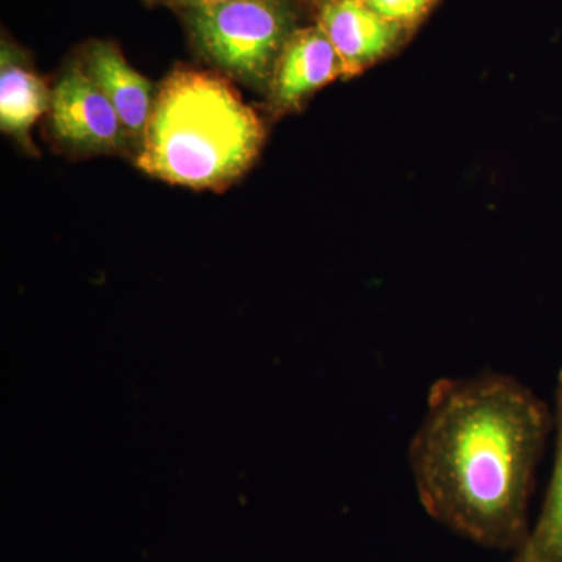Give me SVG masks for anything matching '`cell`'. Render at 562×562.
Masks as SVG:
<instances>
[{"label":"cell","mask_w":562,"mask_h":562,"mask_svg":"<svg viewBox=\"0 0 562 562\" xmlns=\"http://www.w3.org/2000/svg\"><path fill=\"white\" fill-rule=\"evenodd\" d=\"M554 460L552 479L538 522L517 549L514 562H562V369L553 406Z\"/></svg>","instance_id":"obj_9"},{"label":"cell","mask_w":562,"mask_h":562,"mask_svg":"<svg viewBox=\"0 0 562 562\" xmlns=\"http://www.w3.org/2000/svg\"><path fill=\"white\" fill-rule=\"evenodd\" d=\"M188 25L203 57L257 90L271 85L294 33L291 11L281 0H236L188 10Z\"/></svg>","instance_id":"obj_3"},{"label":"cell","mask_w":562,"mask_h":562,"mask_svg":"<svg viewBox=\"0 0 562 562\" xmlns=\"http://www.w3.org/2000/svg\"><path fill=\"white\" fill-rule=\"evenodd\" d=\"M236 2V0H176L177 5L184 10L203 9V7L222 5V3Z\"/></svg>","instance_id":"obj_11"},{"label":"cell","mask_w":562,"mask_h":562,"mask_svg":"<svg viewBox=\"0 0 562 562\" xmlns=\"http://www.w3.org/2000/svg\"><path fill=\"white\" fill-rule=\"evenodd\" d=\"M52 91L38 74L14 50L2 44L0 55V127L21 143L46 111H50Z\"/></svg>","instance_id":"obj_8"},{"label":"cell","mask_w":562,"mask_h":562,"mask_svg":"<svg viewBox=\"0 0 562 562\" xmlns=\"http://www.w3.org/2000/svg\"><path fill=\"white\" fill-rule=\"evenodd\" d=\"M50 127L69 149L114 154L133 147L120 114L83 65H70L52 91Z\"/></svg>","instance_id":"obj_4"},{"label":"cell","mask_w":562,"mask_h":562,"mask_svg":"<svg viewBox=\"0 0 562 562\" xmlns=\"http://www.w3.org/2000/svg\"><path fill=\"white\" fill-rule=\"evenodd\" d=\"M372 11L392 24L406 25L419 21L435 0H362Z\"/></svg>","instance_id":"obj_10"},{"label":"cell","mask_w":562,"mask_h":562,"mask_svg":"<svg viewBox=\"0 0 562 562\" xmlns=\"http://www.w3.org/2000/svg\"><path fill=\"white\" fill-rule=\"evenodd\" d=\"M319 27L341 58L344 76H353L390 54L401 25L383 20L362 0H330L322 10Z\"/></svg>","instance_id":"obj_6"},{"label":"cell","mask_w":562,"mask_h":562,"mask_svg":"<svg viewBox=\"0 0 562 562\" xmlns=\"http://www.w3.org/2000/svg\"><path fill=\"white\" fill-rule=\"evenodd\" d=\"M83 68L120 114L133 147L139 149L158 88L155 90L150 80L133 69L122 52L111 43H92Z\"/></svg>","instance_id":"obj_7"},{"label":"cell","mask_w":562,"mask_h":562,"mask_svg":"<svg viewBox=\"0 0 562 562\" xmlns=\"http://www.w3.org/2000/svg\"><path fill=\"white\" fill-rule=\"evenodd\" d=\"M265 138L260 116L227 80L180 69L158 87L136 165L168 183L220 191L249 171Z\"/></svg>","instance_id":"obj_2"},{"label":"cell","mask_w":562,"mask_h":562,"mask_svg":"<svg viewBox=\"0 0 562 562\" xmlns=\"http://www.w3.org/2000/svg\"><path fill=\"white\" fill-rule=\"evenodd\" d=\"M552 431V408L512 375L439 379L408 447L422 506L473 542L519 549Z\"/></svg>","instance_id":"obj_1"},{"label":"cell","mask_w":562,"mask_h":562,"mask_svg":"<svg viewBox=\"0 0 562 562\" xmlns=\"http://www.w3.org/2000/svg\"><path fill=\"white\" fill-rule=\"evenodd\" d=\"M344 76L341 58L319 25L292 33L269 90L277 110L297 109L306 98Z\"/></svg>","instance_id":"obj_5"}]
</instances>
